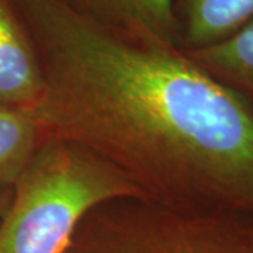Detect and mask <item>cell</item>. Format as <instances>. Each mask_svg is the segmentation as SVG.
<instances>
[{
  "instance_id": "obj_4",
  "label": "cell",
  "mask_w": 253,
  "mask_h": 253,
  "mask_svg": "<svg viewBox=\"0 0 253 253\" xmlns=\"http://www.w3.org/2000/svg\"><path fill=\"white\" fill-rule=\"evenodd\" d=\"M44 90L34 41L13 0H0V107L30 110Z\"/></svg>"
},
{
  "instance_id": "obj_5",
  "label": "cell",
  "mask_w": 253,
  "mask_h": 253,
  "mask_svg": "<svg viewBox=\"0 0 253 253\" xmlns=\"http://www.w3.org/2000/svg\"><path fill=\"white\" fill-rule=\"evenodd\" d=\"M179 49L217 44L253 20V0H173Z\"/></svg>"
},
{
  "instance_id": "obj_9",
  "label": "cell",
  "mask_w": 253,
  "mask_h": 253,
  "mask_svg": "<svg viewBox=\"0 0 253 253\" xmlns=\"http://www.w3.org/2000/svg\"><path fill=\"white\" fill-rule=\"evenodd\" d=\"M11 197H13V187L0 189V219L7 211L10 203H11Z\"/></svg>"
},
{
  "instance_id": "obj_7",
  "label": "cell",
  "mask_w": 253,
  "mask_h": 253,
  "mask_svg": "<svg viewBox=\"0 0 253 253\" xmlns=\"http://www.w3.org/2000/svg\"><path fill=\"white\" fill-rule=\"evenodd\" d=\"M183 52L253 107V20L217 44Z\"/></svg>"
},
{
  "instance_id": "obj_6",
  "label": "cell",
  "mask_w": 253,
  "mask_h": 253,
  "mask_svg": "<svg viewBox=\"0 0 253 253\" xmlns=\"http://www.w3.org/2000/svg\"><path fill=\"white\" fill-rule=\"evenodd\" d=\"M94 14L138 36L179 48L173 0H75Z\"/></svg>"
},
{
  "instance_id": "obj_3",
  "label": "cell",
  "mask_w": 253,
  "mask_h": 253,
  "mask_svg": "<svg viewBox=\"0 0 253 253\" xmlns=\"http://www.w3.org/2000/svg\"><path fill=\"white\" fill-rule=\"evenodd\" d=\"M63 253H253V214L114 199L83 217Z\"/></svg>"
},
{
  "instance_id": "obj_8",
  "label": "cell",
  "mask_w": 253,
  "mask_h": 253,
  "mask_svg": "<svg viewBox=\"0 0 253 253\" xmlns=\"http://www.w3.org/2000/svg\"><path fill=\"white\" fill-rule=\"evenodd\" d=\"M42 139L30 110L0 107V189L14 186Z\"/></svg>"
},
{
  "instance_id": "obj_1",
  "label": "cell",
  "mask_w": 253,
  "mask_h": 253,
  "mask_svg": "<svg viewBox=\"0 0 253 253\" xmlns=\"http://www.w3.org/2000/svg\"><path fill=\"white\" fill-rule=\"evenodd\" d=\"M40 58L44 136L90 151L146 199L253 214V107L177 46L75 0H13Z\"/></svg>"
},
{
  "instance_id": "obj_2",
  "label": "cell",
  "mask_w": 253,
  "mask_h": 253,
  "mask_svg": "<svg viewBox=\"0 0 253 253\" xmlns=\"http://www.w3.org/2000/svg\"><path fill=\"white\" fill-rule=\"evenodd\" d=\"M146 199L132 180L79 145L44 136L0 219V253H63L91 208Z\"/></svg>"
}]
</instances>
